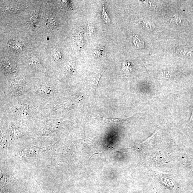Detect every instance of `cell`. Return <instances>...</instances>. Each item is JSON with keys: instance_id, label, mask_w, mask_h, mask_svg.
Masks as SVG:
<instances>
[{"instance_id": "obj_1", "label": "cell", "mask_w": 193, "mask_h": 193, "mask_svg": "<svg viewBox=\"0 0 193 193\" xmlns=\"http://www.w3.org/2000/svg\"><path fill=\"white\" fill-rule=\"evenodd\" d=\"M1 67L5 72L9 74L13 73L16 70V63L9 58H5L2 60Z\"/></svg>"}, {"instance_id": "obj_2", "label": "cell", "mask_w": 193, "mask_h": 193, "mask_svg": "<svg viewBox=\"0 0 193 193\" xmlns=\"http://www.w3.org/2000/svg\"><path fill=\"white\" fill-rule=\"evenodd\" d=\"M95 116L97 117L100 120H102L104 122L107 123H110L112 124H120L124 123L125 121L128 120V118L127 119H118V118H104L100 116H96L95 115L92 114Z\"/></svg>"}, {"instance_id": "obj_3", "label": "cell", "mask_w": 193, "mask_h": 193, "mask_svg": "<svg viewBox=\"0 0 193 193\" xmlns=\"http://www.w3.org/2000/svg\"><path fill=\"white\" fill-rule=\"evenodd\" d=\"M23 83V81L22 79H15L14 81H13V82L12 83V86L13 88V89H14L16 91H17V92L20 91H21L22 89V88L23 87L22 86Z\"/></svg>"}, {"instance_id": "obj_4", "label": "cell", "mask_w": 193, "mask_h": 193, "mask_svg": "<svg viewBox=\"0 0 193 193\" xmlns=\"http://www.w3.org/2000/svg\"><path fill=\"white\" fill-rule=\"evenodd\" d=\"M46 24L48 28L54 29L57 26V20L56 18L50 17L47 19Z\"/></svg>"}, {"instance_id": "obj_5", "label": "cell", "mask_w": 193, "mask_h": 193, "mask_svg": "<svg viewBox=\"0 0 193 193\" xmlns=\"http://www.w3.org/2000/svg\"><path fill=\"white\" fill-rule=\"evenodd\" d=\"M9 45L12 47L13 49H16V51H20L23 47L22 44L19 41H16L14 40L10 41L9 42Z\"/></svg>"}, {"instance_id": "obj_6", "label": "cell", "mask_w": 193, "mask_h": 193, "mask_svg": "<svg viewBox=\"0 0 193 193\" xmlns=\"http://www.w3.org/2000/svg\"><path fill=\"white\" fill-rule=\"evenodd\" d=\"M143 26L146 29H148L149 31H152L155 29V26L151 22L145 21L142 20Z\"/></svg>"}, {"instance_id": "obj_7", "label": "cell", "mask_w": 193, "mask_h": 193, "mask_svg": "<svg viewBox=\"0 0 193 193\" xmlns=\"http://www.w3.org/2000/svg\"><path fill=\"white\" fill-rule=\"evenodd\" d=\"M41 91L42 93L48 94L50 93L51 90L49 89V87H46L45 89H41Z\"/></svg>"}, {"instance_id": "obj_8", "label": "cell", "mask_w": 193, "mask_h": 193, "mask_svg": "<svg viewBox=\"0 0 193 193\" xmlns=\"http://www.w3.org/2000/svg\"><path fill=\"white\" fill-rule=\"evenodd\" d=\"M189 122H193V109L192 111L191 115Z\"/></svg>"}]
</instances>
